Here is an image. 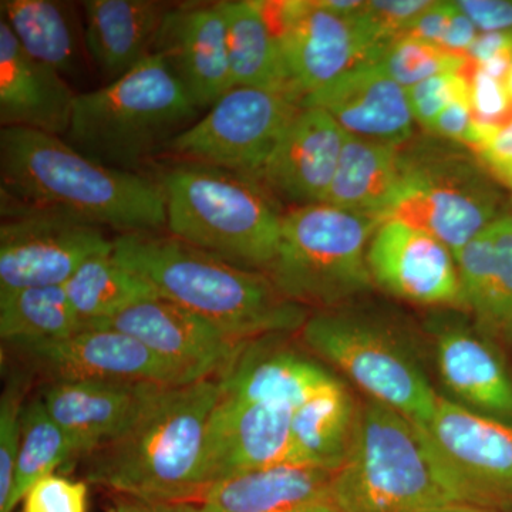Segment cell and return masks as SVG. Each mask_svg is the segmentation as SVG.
Returning a JSON list of instances; mask_svg holds the SVG:
<instances>
[{"mask_svg": "<svg viewBox=\"0 0 512 512\" xmlns=\"http://www.w3.org/2000/svg\"><path fill=\"white\" fill-rule=\"evenodd\" d=\"M0 183L2 204L72 215L119 235L167 224L158 181L104 167L42 131L2 128Z\"/></svg>", "mask_w": 512, "mask_h": 512, "instance_id": "1", "label": "cell"}, {"mask_svg": "<svg viewBox=\"0 0 512 512\" xmlns=\"http://www.w3.org/2000/svg\"><path fill=\"white\" fill-rule=\"evenodd\" d=\"M113 256L158 295L235 339L286 335L309 319L308 309L286 299L264 272L241 268L161 231L117 235Z\"/></svg>", "mask_w": 512, "mask_h": 512, "instance_id": "2", "label": "cell"}, {"mask_svg": "<svg viewBox=\"0 0 512 512\" xmlns=\"http://www.w3.org/2000/svg\"><path fill=\"white\" fill-rule=\"evenodd\" d=\"M330 501L345 512H421L457 503L504 507L448 463L426 427L372 399L359 404L352 447L333 474Z\"/></svg>", "mask_w": 512, "mask_h": 512, "instance_id": "3", "label": "cell"}, {"mask_svg": "<svg viewBox=\"0 0 512 512\" xmlns=\"http://www.w3.org/2000/svg\"><path fill=\"white\" fill-rule=\"evenodd\" d=\"M220 397V376L167 387L124 436L86 456L87 483L138 500L201 501L202 450Z\"/></svg>", "mask_w": 512, "mask_h": 512, "instance_id": "4", "label": "cell"}, {"mask_svg": "<svg viewBox=\"0 0 512 512\" xmlns=\"http://www.w3.org/2000/svg\"><path fill=\"white\" fill-rule=\"evenodd\" d=\"M200 113L167 60L154 53L116 82L77 94L64 140L104 167L140 174Z\"/></svg>", "mask_w": 512, "mask_h": 512, "instance_id": "5", "label": "cell"}, {"mask_svg": "<svg viewBox=\"0 0 512 512\" xmlns=\"http://www.w3.org/2000/svg\"><path fill=\"white\" fill-rule=\"evenodd\" d=\"M168 234L251 271L268 272L278 252L282 217L251 178L178 161L158 178Z\"/></svg>", "mask_w": 512, "mask_h": 512, "instance_id": "6", "label": "cell"}, {"mask_svg": "<svg viewBox=\"0 0 512 512\" xmlns=\"http://www.w3.org/2000/svg\"><path fill=\"white\" fill-rule=\"evenodd\" d=\"M379 227L372 218L329 204L292 208L269 276L289 301L330 311L373 288L367 247Z\"/></svg>", "mask_w": 512, "mask_h": 512, "instance_id": "7", "label": "cell"}, {"mask_svg": "<svg viewBox=\"0 0 512 512\" xmlns=\"http://www.w3.org/2000/svg\"><path fill=\"white\" fill-rule=\"evenodd\" d=\"M500 195L470 158L453 151L406 153L402 180L382 222L400 221L463 248L497 221Z\"/></svg>", "mask_w": 512, "mask_h": 512, "instance_id": "8", "label": "cell"}, {"mask_svg": "<svg viewBox=\"0 0 512 512\" xmlns=\"http://www.w3.org/2000/svg\"><path fill=\"white\" fill-rule=\"evenodd\" d=\"M303 343L342 370L370 399L426 427L440 396L423 370L396 339L380 326L346 313L309 316Z\"/></svg>", "mask_w": 512, "mask_h": 512, "instance_id": "9", "label": "cell"}, {"mask_svg": "<svg viewBox=\"0 0 512 512\" xmlns=\"http://www.w3.org/2000/svg\"><path fill=\"white\" fill-rule=\"evenodd\" d=\"M298 94L235 86L220 97L167 153L184 163L222 168L255 180L302 110Z\"/></svg>", "mask_w": 512, "mask_h": 512, "instance_id": "10", "label": "cell"}, {"mask_svg": "<svg viewBox=\"0 0 512 512\" xmlns=\"http://www.w3.org/2000/svg\"><path fill=\"white\" fill-rule=\"evenodd\" d=\"M113 252L106 229L60 214L2 204L0 224V296L64 285L97 254Z\"/></svg>", "mask_w": 512, "mask_h": 512, "instance_id": "11", "label": "cell"}, {"mask_svg": "<svg viewBox=\"0 0 512 512\" xmlns=\"http://www.w3.org/2000/svg\"><path fill=\"white\" fill-rule=\"evenodd\" d=\"M262 8L302 99L365 62L370 53L353 16L336 15L319 0L262 2Z\"/></svg>", "mask_w": 512, "mask_h": 512, "instance_id": "12", "label": "cell"}, {"mask_svg": "<svg viewBox=\"0 0 512 512\" xmlns=\"http://www.w3.org/2000/svg\"><path fill=\"white\" fill-rule=\"evenodd\" d=\"M96 328L119 330L140 340L191 383L227 372L249 342L232 338L160 295L138 302L90 329Z\"/></svg>", "mask_w": 512, "mask_h": 512, "instance_id": "13", "label": "cell"}, {"mask_svg": "<svg viewBox=\"0 0 512 512\" xmlns=\"http://www.w3.org/2000/svg\"><path fill=\"white\" fill-rule=\"evenodd\" d=\"M15 349L50 382L94 380L167 387L191 383L140 340L114 329H83L70 338Z\"/></svg>", "mask_w": 512, "mask_h": 512, "instance_id": "14", "label": "cell"}, {"mask_svg": "<svg viewBox=\"0 0 512 512\" xmlns=\"http://www.w3.org/2000/svg\"><path fill=\"white\" fill-rule=\"evenodd\" d=\"M293 412L288 406L238 402L221 394L211 414L202 450L205 493L212 485L238 474L296 464Z\"/></svg>", "mask_w": 512, "mask_h": 512, "instance_id": "15", "label": "cell"}, {"mask_svg": "<svg viewBox=\"0 0 512 512\" xmlns=\"http://www.w3.org/2000/svg\"><path fill=\"white\" fill-rule=\"evenodd\" d=\"M373 284L403 301L463 306L453 251L439 238L400 221L377 227L367 247Z\"/></svg>", "mask_w": 512, "mask_h": 512, "instance_id": "16", "label": "cell"}, {"mask_svg": "<svg viewBox=\"0 0 512 512\" xmlns=\"http://www.w3.org/2000/svg\"><path fill=\"white\" fill-rule=\"evenodd\" d=\"M165 389L156 383L50 382L42 400L76 456H89L124 436Z\"/></svg>", "mask_w": 512, "mask_h": 512, "instance_id": "17", "label": "cell"}, {"mask_svg": "<svg viewBox=\"0 0 512 512\" xmlns=\"http://www.w3.org/2000/svg\"><path fill=\"white\" fill-rule=\"evenodd\" d=\"M345 138L328 113L302 107L254 181L293 208L323 204Z\"/></svg>", "mask_w": 512, "mask_h": 512, "instance_id": "18", "label": "cell"}, {"mask_svg": "<svg viewBox=\"0 0 512 512\" xmlns=\"http://www.w3.org/2000/svg\"><path fill=\"white\" fill-rule=\"evenodd\" d=\"M302 106L325 111L345 133L366 140L402 146L413 136L406 89L366 60L303 97Z\"/></svg>", "mask_w": 512, "mask_h": 512, "instance_id": "19", "label": "cell"}, {"mask_svg": "<svg viewBox=\"0 0 512 512\" xmlns=\"http://www.w3.org/2000/svg\"><path fill=\"white\" fill-rule=\"evenodd\" d=\"M154 53L167 60L201 113L232 87L220 2L177 3L165 19Z\"/></svg>", "mask_w": 512, "mask_h": 512, "instance_id": "20", "label": "cell"}, {"mask_svg": "<svg viewBox=\"0 0 512 512\" xmlns=\"http://www.w3.org/2000/svg\"><path fill=\"white\" fill-rule=\"evenodd\" d=\"M426 430L468 483L497 503L507 504L512 497V421L440 397Z\"/></svg>", "mask_w": 512, "mask_h": 512, "instance_id": "21", "label": "cell"}, {"mask_svg": "<svg viewBox=\"0 0 512 512\" xmlns=\"http://www.w3.org/2000/svg\"><path fill=\"white\" fill-rule=\"evenodd\" d=\"M77 94L62 74L30 57L0 18L2 128H29L64 138Z\"/></svg>", "mask_w": 512, "mask_h": 512, "instance_id": "22", "label": "cell"}, {"mask_svg": "<svg viewBox=\"0 0 512 512\" xmlns=\"http://www.w3.org/2000/svg\"><path fill=\"white\" fill-rule=\"evenodd\" d=\"M175 5L158 0L82 2L87 50L106 84L154 55L165 19Z\"/></svg>", "mask_w": 512, "mask_h": 512, "instance_id": "23", "label": "cell"}, {"mask_svg": "<svg viewBox=\"0 0 512 512\" xmlns=\"http://www.w3.org/2000/svg\"><path fill=\"white\" fill-rule=\"evenodd\" d=\"M268 338L249 340L237 360L222 373V396L238 402L279 404L296 410L340 384L312 360L292 350L275 349L269 345Z\"/></svg>", "mask_w": 512, "mask_h": 512, "instance_id": "24", "label": "cell"}, {"mask_svg": "<svg viewBox=\"0 0 512 512\" xmlns=\"http://www.w3.org/2000/svg\"><path fill=\"white\" fill-rule=\"evenodd\" d=\"M0 18L30 57L55 69L67 82L83 79L93 66L76 3L2 0Z\"/></svg>", "mask_w": 512, "mask_h": 512, "instance_id": "25", "label": "cell"}, {"mask_svg": "<svg viewBox=\"0 0 512 512\" xmlns=\"http://www.w3.org/2000/svg\"><path fill=\"white\" fill-rule=\"evenodd\" d=\"M332 471L282 464L238 474L201 498L207 512H299L330 501Z\"/></svg>", "mask_w": 512, "mask_h": 512, "instance_id": "26", "label": "cell"}, {"mask_svg": "<svg viewBox=\"0 0 512 512\" xmlns=\"http://www.w3.org/2000/svg\"><path fill=\"white\" fill-rule=\"evenodd\" d=\"M436 355L441 379L468 409L512 421V376L487 340L447 328L437 335Z\"/></svg>", "mask_w": 512, "mask_h": 512, "instance_id": "27", "label": "cell"}, {"mask_svg": "<svg viewBox=\"0 0 512 512\" xmlns=\"http://www.w3.org/2000/svg\"><path fill=\"white\" fill-rule=\"evenodd\" d=\"M404 151L346 133L335 177L323 204L372 218L380 225L402 180Z\"/></svg>", "mask_w": 512, "mask_h": 512, "instance_id": "28", "label": "cell"}, {"mask_svg": "<svg viewBox=\"0 0 512 512\" xmlns=\"http://www.w3.org/2000/svg\"><path fill=\"white\" fill-rule=\"evenodd\" d=\"M225 26L232 87L296 92L285 66L281 46L266 19L262 2L224 0L220 2Z\"/></svg>", "mask_w": 512, "mask_h": 512, "instance_id": "29", "label": "cell"}, {"mask_svg": "<svg viewBox=\"0 0 512 512\" xmlns=\"http://www.w3.org/2000/svg\"><path fill=\"white\" fill-rule=\"evenodd\" d=\"M357 409L342 383L298 407L292 417L296 464L336 473L352 447Z\"/></svg>", "mask_w": 512, "mask_h": 512, "instance_id": "30", "label": "cell"}, {"mask_svg": "<svg viewBox=\"0 0 512 512\" xmlns=\"http://www.w3.org/2000/svg\"><path fill=\"white\" fill-rule=\"evenodd\" d=\"M63 286L82 330L158 295L146 279L116 261L113 252L87 259Z\"/></svg>", "mask_w": 512, "mask_h": 512, "instance_id": "31", "label": "cell"}, {"mask_svg": "<svg viewBox=\"0 0 512 512\" xmlns=\"http://www.w3.org/2000/svg\"><path fill=\"white\" fill-rule=\"evenodd\" d=\"M80 330L82 323L63 285L0 296V336L13 348L70 338Z\"/></svg>", "mask_w": 512, "mask_h": 512, "instance_id": "32", "label": "cell"}, {"mask_svg": "<svg viewBox=\"0 0 512 512\" xmlns=\"http://www.w3.org/2000/svg\"><path fill=\"white\" fill-rule=\"evenodd\" d=\"M73 457L77 456L72 441L47 412L42 397H36L25 404L16 458L15 483L5 512L15 511L36 481L55 473L56 468Z\"/></svg>", "mask_w": 512, "mask_h": 512, "instance_id": "33", "label": "cell"}, {"mask_svg": "<svg viewBox=\"0 0 512 512\" xmlns=\"http://www.w3.org/2000/svg\"><path fill=\"white\" fill-rule=\"evenodd\" d=\"M366 62L376 63L403 89H410L441 73L466 74L473 64L464 56L453 55L443 47L400 35L376 47Z\"/></svg>", "mask_w": 512, "mask_h": 512, "instance_id": "34", "label": "cell"}, {"mask_svg": "<svg viewBox=\"0 0 512 512\" xmlns=\"http://www.w3.org/2000/svg\"><path fill=\"white\" fill-rule=\"evenodd\" d=\"M495 244V269L490 302L478 323L487 335L512 343V220L501 215L491 225Z\"/></svg>", "mask_w": 512, "mask_h": 512, "instance_id": "35", "label": "cell"}, {"mask_svg": "<svg viewBox=\"0 0 512 512\" xmlns=\"http://www.w3.org/2000/svg\"><path fill=\"white\" fill-rule=\"evenodd\" d=\"M491 225L463 248L453 252L464 308L474 313L477 323H480L487 313L493 288L495 244Z\"/></svg>", "mask_w": 512, "mask_h": 512, "instance_id": "36", "label": "cell"}, {"mask_svg": "<svg viewBox=\"0 0 512 512\" xmlns=\"http://www.w3.org/2000/svg\"><path fill=\"white\" fill-rule=\"evenodd\" d=\"M29 384V373L16 370L6 382L0 399V512L6 511L12 497L22 413Z\"/></svg>", "mask_w": 512, "mask_h": 512, "instance_id": "37", "label": "cell"}, {"mask_svg": "<svg viewBox=\"0 0 512 512\" xmlns=\"http://www.w3.org/2000/svg\"><path fill=\"white\" fill-rule=\"evenodd\" d=\"M413 119L430 130L451 101L470 97L467 74L441 73L406 90Z\"/></svg>", "mask_w": 512, "mask_h": 512, "instance_id": "38", "label": "cell"}, {"mask_svg": "<svg viewBox=\"0 0 512 512\" xmlns=\"http://www.w3.org/2000/svg\"><path fill=\"white\" fill-rule=\"evenodd\" d=\"M89 483L55 473L40 478L22 500V512H87Z\"/></svg>", "mask_w": 512, "mask_h": 512, "instance_id": "39", "label": "cell"}, {"mask_svg": "<svg viewBox=\"0 0 512 512\" xmlns=\"http://www.w3.org/2000/svg\"><path fill=\"white\" fill-rule=\"evenodd\" d=\"M467 77L474 119L495 126L507 124L512 117V99L505 83L488 76L474 64Z\"/></svg>", "mask_w": 512, "mask_h": 512, "instance_id": "40", "label": "cell"}, {"mask_svg": "<svg viewBox=\"0 0 512 512\" xmlns=\"http://www.w3.org/2000/svg\"><path fill=\"white\" fill-rule=\"evenodd\" d=\"M478 32H512V0H458Z\"/></svg>", "mask_w": 512, "mask_h": 512, "instance_id": "41", "label": "cell"}, {"mask_svg": "<svg viewBox=\"0 0 512 512\" xmlns=\"http://www.w3.org/2000/svg\"><path fill=\"white\" fill-rule=\"evenodd\" d=\"M473 121L470 97H461V99L451 101L446 109L441 111L440 116L434 121L429 131L437 134V136L460 141L464 144Z\"/></svg>", "mask_w": 512, "mask_h": 512, "instance_id": "42", "label": "cell"}, {"mask_svg": "<svg viewBox=\"0 0 512 512\" xmlns=\"http://www.w3.org/2000/svg\"><path fill=\"white\" fill-rule=\"evenodd\" d=\"M481 161L488 168L491 173L498 177L505 173V171L512 168V126L511 124H504V126L497 127V130L491 134L490 138L474 151Z\"/></svg>", "mask_w": 512, "mask_h": 512, "instance_id": "43", "label": "cell"}, {"mask_svg": "<svg viewBox=\"0 0 512 512\" xmlns=\"http://www.w3.org/2000/svg\"><path fill=\"white\" fill-rule=\"evenodd\" d=\"M451 10H453V2L431 3L430 8L424 10L419 18L414 20L404 35H410L423 40V42L440 46Z\"/></svg>", "mask_w": 512, "mask_h": 512, "instance_id": "44", "label": "cell"}, {"mask_svg": "<svg viewBox=\"0 0 512 512\" xmlns=\"http://www.w3.org/2000/svg\"><path fill=\"white\" fill-rule=\"evenodd\" d=\"M478 29L466 13L458 8L457 3L453 2V10H451L450 18H448L447 28L444 30L443 39H441L440 47L453 55L464 56L474 40L477 39Z\"/></svg>", "mask_w": 512, "mask_h": 512, "instance_id": "45", "label": "cell"}, {"mask_svg": "<svg viewBox=\"0 0 512 512\" xmlns=\"http://www.w3.org/2000/svg\"><path fill=\"white\" fill-rule=\"evenodd\" d=\"M510 50H512V32H480L468 49L466 57L474 66H481L494 56Z\"/></svg>", "mask_w": 512, "mask_h": 512, "instance_id": "46", "label": "cell"}, {"mask_svg": "<svg viewBox=\"0 0 512 512\" xmlns=\"http://www.w3.org/2000/svg\"><path fill=\"white\" fill-rule=\"evenodd\" d=\"M111 512H207L200 503H168V501H147L119 495Z\"/></svg>", "mask_w": 512, "mask_h": 512, "instance_id": "47", "label": "cell"}, {"mask_svg": "<svg viewBox=\"0 0 512 512\" xmlns=\"http://www.w3.org/2000/svg\"><path fill=\"white\" fill-rule=\"evenodd\" d=\"M319 2L323 8L343 18H352L366 5V2H359V0H319Z\"/></svg>", "mask_w": 512, "mask_h": 512, "instance_id": "48", "label": "cell"}, {"mask_svg": "<svg viewBox=\"0 0 512 512\" xmlns=\"http://www.w3.org/2000/svg\"><path fill=\"white\" fill-rule=\"evenodd\" d=\"M421 512H503V510L497 507H488V505L457 503L441 505V507L431 508V510Z\"/></svg>", "mask_w": 512, "mask_h": 512, "instance_id": "49", "label": "cell"}, {"mask_svg": "<svg viewBox=\"0 0 512 512\" xmlns=\"http://www.w3.org/2000/svg\"><path fill=\"white\" fill-rule=\"evenodd\" d=\"M299 512H345L336 507L333 503H322L313 505V507L306 508V510Z\"/></svg>", "mask_w": 512, "mask_h": 512, "instance_id": "50", "label": "cell"}, {"mask_svg": "<svg viewBox=\"0 0 512 512\" xmlns=\"http://www.w3.org/2000/svg\"><path fill=\"white\" fill-rule=\"evenodd\" d=\"M497 178L501 181V183L507 185V187L512 191V168L511 170L505 171V173L498 175Z\"/></svg>", "mask_w": 512, "mask_h": 512, "instance_id": "51", "label": "cell"}, {"mask_svg": "<svg viewBox=\"0 0 512 512\" xmlns=\"http://www.w3.org/2000/svg\"><path fill=\"white\" fill-rule=\"evenodd\" d=\"M505 87H507L508 93H510L512 99V63L510 73H508L507 80H505Z\"/></svg>", "mask_w": 512, "mask_h": 512, "instance_id": "52", "label": "cell"}, {"mask_svg": "<svg viewBox=\"0 0 512 512\" xmlns=\"http://www.w3.org/2000/svg\"><path fill=\"white\" fill-rule=\"evenodd\" d=\"M508 124H511V126H512V117H511V120L508 121Z\"/></svg>", "mask_w": 512, "mask_h": 512, "instance_id": "53", "label": "cell"}, {"mask_svg": "<svg viewBox=\"0 0 512 512\" xmlns=\"http://www.w3.org/2000/svg\"><path fill=\"white\" fill-rule=\"evenodd\" d=\"M510 217H511V220H512V210H511V212H510Z\"/></svg>", "mask_w": 512, "mask_h": 512, "instance_id": "54", "label": "cell"}]
</instances>
